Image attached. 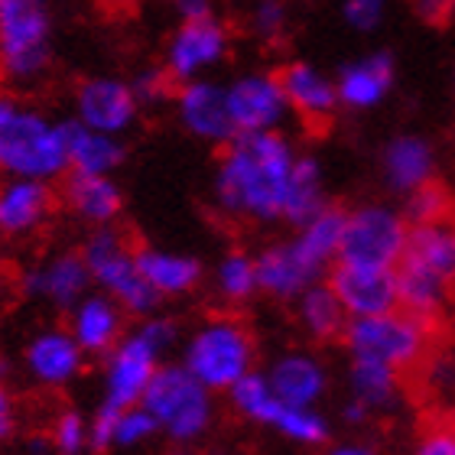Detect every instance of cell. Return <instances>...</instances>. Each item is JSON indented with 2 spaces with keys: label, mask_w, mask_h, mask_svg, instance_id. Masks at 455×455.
<instances>
[{
  "label": "cell",
  "mask_w": 455,
  "mask_h": 455,
  "mask_svg": "<svg viewBox=\"0 0 455 455\" xmlns=\"http://www.w3.org/2000/svg\"><path fill=\"white\" fill-rule=\"evenodd\" d=\"M172 108H176V121L189 137L212 147H225L235 137V124L228 114L225 85L215 78L202 76L192 82H180L172 92Z\"/></svg>",
  "instance_id": "9a60e30c"
},
{
  "label": "cell",
  "mask_w": 455,
  "mask_h": 455,
  "mask_svg": "<svg viewBox=\"0 0 455 455\" xmlns=\"http://www.w3.org/2000/svg\"><path fill=\"white\" fill-rule=\"evenodd\" d=\"M43 452V443H36V452H33V446H29V452H23V455H39Z\"/></svg>",
  "instance_id": "c3c4849f"
},
{
  "label": "cell",
  "mask_w": 455,
  "mask_h": 455,
  "mask_svg": "<svg viewBox=\"0 0 455 455\" xmlns=\"http://www.w3.org/2000/svg\"><path fill=\"white\" fill-rule=\"evenodd\" d=\"M62 209L85 228L117 225L124 212V189L114 176H95V172H72L62 176L59 189Z\"/></svg>",
  "instance_id": "603a6c76"
},
{
  "label": "cell",
  "mask_w": 455,
  "mask_h": 455,
  "mask_svg": "<svg viewBox=\"0 0 455 455\" xmlns=\"http://www.w3.org/2000/svg\"><path fill=\"white\" fill-rule=\"evenodd\" d=\"M380 176L390 192L407 196L423 182L436 180V150L419 133H397L380 153Z\"/></svg>",
  "instance_id": "d4e9b609"
},
{
  "label": "cell",
  "mask_w": 455,
  "mask_h": 455,
  "mask_svg": "<svg viewBox=\"0 0 455 455\" xmlns=\"http://www.w3.org/2000/svg\"><path fill=\"white\" fill-rule=\"evenodd\" d=\"M251 29L264 43H280L290 29V4L286 0H257L251 7Z\"/></svg>",
  "instance_id": "74e56055"
},
{
  "label": "cell",
  "mask_w": 455,
  "mask_h": 455,
  "mask_svg": "<svg viewBox=\"0 0 455 455\" xmlns=\"http://www.w3.org/2000/svg\"><path fill=\"white\" fill-rule=\"evenodd\" d=\"M332 274L325 283L332 286L339 303L345 306L348 319L358 315H378L387 309H397V274L394 267H355V264H339L329 267Z\"/></svg>",
  "instance_id": "d6986e66"
},
{
  "label": "cell",
  "mask_w": 455,
  "mask_h": 455,
  "mask_svg": "<svg viewBox=\"0 0 455 455\" xmlns=\"http://www.w3.org/2000/svg\"><path fill=\"white\" fill-rule=\"evenodd\" d=\"M114 419H117V407H101L95 410V417L88 419V449L92 452H111L114 449Z\"/></svg>",
  "instance_id": "60d3db41"
},
{
  "label": "cell",
  "mask_w": 455,
  "mask_h": 455,
  "mask_svg": "<svg viewBox=\"0 0 455 455\" xmlns=\"http://www.w3.org/2000/svg\"><path fill=\"white\" fill-rule=\"evenodd\" d=\"M296 147L283 131L235 133L221 147L212 199L231 221L276 225L283 221L286 192L293 176Z\"/></svg>",
  "instance_id": "6da1fadb"
},
{
  "label": "cell",
  "mask_w": 455,
  "mask_h": 455,
  "mask_svg": "<svg viewBox=\"0 0 455 455\" xmlns=\"http://www.w3.org/2000/svg\"><path fill=\"white\" fill-rule=\"evenodd\" d=\"M276 82L283 88L290 114H296L306 127L325 131L335 121V111L341 108L339 92H335V82L325 72H319L309 62H286L276 72Z\"/></svg>",
  "instance_id": "44dd1931"
},
{
  "label": "cell",
  "mask_w": 455,
  "mask_h": 455,
  "mask_svg": "<svg viewBox=\"0 0 455 455\" xmlns=\"http://www.w3.org/2000/svg\"><path fill=\"white\" fill-rule=\"evenodd\" d=\"M410 4H413V10H417V17L433 23V27H443L455 10L452 7L455 0H410Z\"/></svg>",
  "instance_id": "ee69618b"
},
{
  "label": "cell",
  "mask_w": 455,
  "mask_h": 455,
  "mask_svg": "<svg viewBox=\"0 0 455 455\" xmlns=\"http://www.w3.org/2000/svg\"><path fill=\"white\" fill-rule=\"evenodd\" d=\"M215 293L228 306H244L251 303L260 290H257V264L254 254L247 251H228L215 264Z\"/></svg>",
  "instance_id": "836d02e7"
},
{
  "label": "cell",
  "mask_w": 455,
  "mask_h": 455,
  "mask_svg": "<svg viewBox=\"0 0 455 455\" xmlns=\"http://www.w3.org/2000/svg\"><path fill=\"white\" fill-rule=\"evenodd\" d=\"M46 446L56 455H82L88 449V419L78 410L56 413L52 427H49Z\"/></svg>",
  "instance_id": "8d00e7d4"
},
{
  "label": "cell",
  "mask_w": 455,
  "mask_h": 455,
  "mask_svg": "<svg viewBox=\"0 0 455 455\" xmlns=\"http://www.w3.org/2000/svg\"><path fill=\"white\" fill-rule=\"evenodd\" d=\"M66 172L62 121L17 88H0V176L59 182Z\"/></svg>",
  "instance_id": "3957f363"
},
{
  "label": "cell",
  "mask_w": 455,
  "mask_h": 455,
  "mask_svg": "<svg viewBox=\"0 0 455 455\" xmlns=\"http://www.w3.org/2000/svg\"><path fill=\"white\" fill-rule=\"evenodd\" d=\"M345 390L348 400L361 403L371 417L378 413H394L403 400V380L400 371L387 368L374 358H348L345 368Z\"/></svg>",
  "instance_id": "83f0119b"
},
{
  "label": "cell",
  "mask_w": 455,
  "mask_h": 455,
  "mask_svg": "<svg viewBox=\"0 0 455 455\" xmlns=\"http://www.w3.org/2000/svg\"><path fill=\"white\" fill-rule=\"evenodd\" d=\"M341 341L348 358H374L403 374L419 368L429 355V323L397 306L387 313L348 319Z\"/></svg>",
  "instance_id": "9c48e42d"
},
{
  "label": "cell",
  "mask_w": 455,
  "mask_h": 455,
  "mask_svg": "<svg viewBox=\"0 0 455 455\" xmlns=\"http://www.w3.org/2000/svg\"><path fill=\"white\" fill-rule=\"evenodd\" d=\"M403 199L407 202H403L400 212H403V219H407L410 225H427V221L452 215V196H449L446 186L436 180H429V182H423V186H417V189H410Z\"/></svg>",
  "instance_id": "e575fe53"
},
{
  "label": "cell",
  "mask_w": 455,
  "mask_h": 455,
  "mask_svg": "<svg viewBox=\"0 0 455 455\" xmlns=\"http://www.w3.org/2000/svg\"><path fill=\"white\" fill-rule=\"evenodd\" d=\"M293 315H296L299 332H303L309 341H319V345H323V341L341 339L345 325H348V313H345V306L339 303L335 290L325 283V280L306 286L303 293L296 296Z\"/></svg>",
  "instance_id": "f1b7e54d"
},
{
  "label": "cell",
  "mask_w": 455,
  "mask_h": 455,
  "mask_svg": "<svg viewBox=\"0 0 455 455\" xmlns=\"http://www.w3.org/2000/svg\"><path fill=\"white\" fill-rule=\"evenodd\" d=\"M257 264V290L276 303H293L306 286L319 283L325 270L296 244L293 237L274 241L254 254Z\"/></svg>",
  "instance_id": "e0dca14e"
},
{
  "label": "cell",
  "mask_w": 455,
  "mask_h": 455,
  "mask_svg": "<svg viewBox=\"0 0 455 455\" xmlns=\"http://www.w3.org/2000/svg\"><path fill=\"white\" fill-rule=\"evenodd\" d=\"M390 88H394V56L390 52H371L358 62H348L339 68V78H335L339 105L351 108V111L374 108L387 98Z\"/></svg>",
  "instance_id": "4316f807"
},
{
  "label": "cell",
  "mask_w": 455,
  "mask_h": 455,
  "mask_svg": "<svg viewBox=\"0 0 455 455\" xmlns=\"http://www.w3.org/2000/svg\"><path fill=\"white\" fill-rule=\"evenodd\" d=\"M143 108L131 92V82L117 76H88L72 92V117L92 131L124 137Z\"/></svg>",
  "instance_id": "7c38bea8"
},
{
  "label": "cell",
  "mask_w": 455,
  "mask_h": 455,
  "mask_svg": "<svg viewBox=\"0 0 455 455\" xmlns=\"http://www.w3.org/2000/svg\"><path fill=\"white\" fill-rule=\"evenodd\" d=\"M400 309L436 323L455 296V215L410 225L407 247L397 267Z\"/></svg>",
  "instance_id": "7a4b0ae2"
},
{
  "label": "cell",
  "mask_w": 455,
  "mask_h": 455,
  "mask_svg": "<svg viewBox=\"0 0 455 455\" xmlns=\"http://www.w3.org/2000/svg\"><path fill=\"white\" fill-rule=\"evenodd\" d=\"M325 180L323 166L309 153H296L293 176H290V192H286V209L283 221L286 225H303L306 219H313L315 212L325 205Z\"/></svg>",
  "instance_id": "f546056e"
},
{
  "label": "cell",
  "mask_w": 455,
  "mask_h": 455,
  "mask_svg": "<svg viewBox=\"0 0 455 455\" xmlns=\"http://www.w3.org/2000/svg\"><path fill=\"white\" fill-rule=\"evenodd\" d=\"M180 364L212 394H225L235 380L257 368V339L237 315H209L182 341Z\"/></svg>",
  "instance_id": "8992f818"
},
{
  "label": "cell",
  "mask_w": 455,
  "mask_h": 455,
  "mask_svg": "<svg viewBox=\"0 0 455 455\" xmlns=\"http://www.w3.org/2000/svg\"><path fill=\"white\" fill-rule=\"evenodd\" d=\"M68 332L85 351V358H105L108 351L127 332V313L101 290H88L72 309H68Z\"/></svg>",
  "instance_id": "7402d4cb"
},
{
  "label": "cell",
  "mask_w": 455,
  "mask_h": 455,
  "mask_svg": "<svg viewBox=\"0 0 455 455\" xmlns=\"http://www.w3.org/2000/svg\"><path fill=\"white\" fill-rule=\"evenodd\" d=\"M228 52H231V29L219 17L180 20L163 52V68L180 85V82L209 76L212 68L225 62Z\"/></svg>",
  "instance_id": "8fae6325"
},
{
  "label": "cell",
  "mask_w": 455,
  "mask_h": 455,
  "mask_svg": "<svg viewBox=\"0 0 455 455\" xmlns=\"http://www.w3.org/2000/svg\"><path fill=\"white\" fill-rule=\"evenodd\" d=\"M170 7L176 10V17L180 20L215 17V0H170Z\"/></svg>",
  "instance_id": "f6af8a7d"
},
{
  "label": "cell",
  "mask_w": 455,
  "mask_h": 455,
  "mask_svg": "<svg viewBox=\"0 0 455 455\" xmlns=\"http://www.w3.org/2000/svg\"><path fill=\"white\" fill-rule=\"evenodd\" d=\"M341 228H345V209H341V205H332V202H325L313 219H306L303 225H296L293 241L303 247L306 254L313 257L315 264L323 267L325 274H329V267H332L335 257H339Z\"/></svg>",
  "instance_id": "4dcf8cb0"
},
{
  "label": "cell",
  "mask_w": 455,
  "mask_h": 455,
  "mask_svg": "<svg viewBox=\"0 0 455 455\" xmlns=\"http://www.w3.org/2000/svg\"><path fill=\"white\" fill-rule=\"evenodd\" d=\"M88 290H92V276L82 251H52L49 257L27 267L23 274V293L62 313H68Z\"/></svg>",
  "instance_id": "ac0fdd59"
},
{
  "label": "cell",
  "mask_w": 455,
  "mask_h": 455,
  "mask_svg": "<svg viewBox=\"0 0 455 455\" xmlns=\"http://www.w3.org/2000/svg\"><path fill=\"white\" fill-rule=\"evenodd\" d=\"M62 137H66V163L72 172H95V176H114L127 160L124 137L92 131L85 124L62 121Z\"/></svg>",
  "instance_id": "484cf974"
},
{
  "label": "cell",
  "mask_w": 455,
  "mask_h": 455,
  "mask_svg": "<svg viewBox=\"0 0 455 455\" xmlns=\"http://www.w3.org/2000/svg\"><path fill=\"white\" fill-rule=\"evenodd\" d=\"M410 455H455V427L436 423V427L423 429Z\"/></svg>",
  "instance_id": "b9f144b4"
},
{
  "label": "cell",
  "mask_w": 455,
  "mask_h": 455,
  "mask_svg": "<svg viewBox=\"0 0 455 455\" xmlns=\"http://www.w3.org/2000/svg\"><path fill=\"white\" fill-rule=\"evenodd\" d=\"M225 394H228V403H231V410H235L237 417L247 419V423H257V427H267L270 417L276 413V407H280V397L274 394L267 374L257 368L247 371L241 380H235Z\"/></svg>",
  "instance_id": "d6a6232c"
},
{
  "label": "cell",
  "mask_w": 455,
  "mask_h": 455,
  "mask_svg": "<svg viewBox=\"0 0 455 455\" xmlns=\"http://www.w3.org/2000/svg\"><path fill=\"white\" fill-rule=\"evenodd\" d=\"M59 209L52 182L0 176V241H29L46 231Z\"/></svg>",
  "instance_id": "4fadbf2b"
},
{
  "label": "cell",
  "mask_w": 455,
  "mask_h": 455,
  "mask_svg": "<svg viewBox=\"0 0 455 455\" xmlns=\"http://www.w3.org/2000/svg\"><path fill=\"white\" fill-rule=\"evenodd\" d=\"M323 455H380V449L364 439H341V443H325Z\"/></svg>",
  "instance_id": "bcb514c9"
},
{
  "label": "cell",
  "mask_w": 455,
  "mask_h": 455,
  "mask_svg": "<svg viewBox=\"0 0 455 455\" xmlns=\"http://www.w3.org/2000/svg\"><path fill=\"white\" fill-rule=\"evenodd\" d=\"M176 341H180V325L170 315L150 313L137 319L131 332H124L121 341L105 355L101 403L117 410L140 403L153 371L176 348Z\"/></svg>",
  "instance_id": "277c9868"
},
{
  "label": "cell",
  "mask_w": 455,
  "mask_h": 455,
  "mask_svg": "<svg viewBox=\"0 0 455 455\" xmlns=\"http://www.w3.org/2000/svg\"><path fill=\"white\" fill-rule=\"evenodd\" d=\"M23 371L36 387L66 390L85 371V351L78 348L66 325H46L23 345Z\"/></svg>",
  "instance_id": "2e32d148"
},
{
  "label": "cell",
  "mask_w": 455,
  "mask_h": 455,
  "mask_svg": "<svg viewBox=\"0 0 455 455\" xmlns=\"http://www.w3.org/2000/svg\"><path fill=\"white\" fill-rule=\"evenodd\" d=\"M225 101L237 133L280 131L290 117V105L276 72H244L225 85Z\"/></svg>",
  "instance_id": "5bb4252c"
},
{
  "label": "cell",
  "mask_w": 455,
  "mask_h": 455,
  "mask_svg": "<svg viewBox=\"0 0 455 455\" xmlns=\"http://www.w3.org/2000/svg\"><path fill=\"white\" fill-rule=\"evenodd\" d=\"M56 20L49 0H0V82L36 88L52 68Z\"/></svg>",
  "instance_id": "5b68a950"
},
{
  "label": "cell",
  "mask_w": 455,
  "mask_h": 455,
  "mask_svg": "<svg viewBox=\"0 0 455 455\" xmlns=\"http://www.w3.org/2000/svg\"><path fill=\"white\" fill-rule=\"evenodd\" d=\"M17 427H20L17 400H13L7 380H4V374H0V446H7L10 439L17 436Z\"/></svg>",
  "instance_id": "7bdbcfd3"
},
{
  "label": "cell",
  "mask_w": 455,
  "mask_h": 455,
  "mask_svg": "<svg viewBox=\"0 0 455 455\" xmlns=\"http://www.w3.org/2000/svg\"><path fill=\"white\" fill-rule=\"evenodd\" d=\"M176 455H199V452H176Z\"/></svg>",
  "instance_id": "681fc988"
},
{
  "label": "cell",
  "mask_w": 455,
  "mask_h": 455,
  "mask_svg": "<svg viewBox=\"0 0 455 455\" xmlns=\"http://www.w3.org/2000/svg\"><path fill=\"white\" fill-rule=\"evenodd\" d=\"M410 221L403 212L384 202H364L358 209L345 212L341 228L339 264L355 267H397L407 247Z\"/></svg>",
  "instance_id": "30bf717a"
},
{
  "label": "cell",
  "mask_w": 455,
  "mask_h": 455,
  "mask_svg": "<svg viewBox=\"0 0 455 455\" xmlns=\"http://www.w3.org/2000/svg\"><path fill=\"white\" fill-rule=\"evenodd\" d=\"M348 27L361 29V33H371V29L380 27V20L387 13V0H345L341 7Z\"/></svg>",
  "instance_id": "ab89813d"
},
{
  "label": "cell",
  "mask_w": 455,
  "mask_h": 455,
  "mask_svg": "<svg viewBox=\"0 0 455 455\" xmlns=\"http://www.w3.org/2000/svg\"><path fill=\"white\" fill-rule=\"evenodd\" d=\"M341 419L348 423V427H364V423H371V413L361 403H355V400H345V407H341Z\"/></svg>",
  "instance_id": "7dc6e473"
},
{
  "label": "cell",
  "mask_w": 455,
  "mask_h": 455,
  "mask_svg": "<svg viewBox=\"0 0 455 455\" xmlns=\"http://www.w3.org/2000/svg\"><path fill=\"white\" fill-rule=\"evenodd\" d=\"M78 251L85 257L92 286L111 296L124 313L133 315V319L160 313L163 299L143 280L140 267H137V254H133L137 247L131 244V237L124 235V231H117L114 225L92 228L85 244L78 247Z\"/></svg>",
  "instance_id": "ba28073f"
},
{
  "label": "cell",
  "mask_w": 455,
  "mask_h": 455,
  "mask_svg": "<svg viewBox=\"0 0 455 455\" xmlns=\"http://www.w3.org/2000/svg\"><path fill=\"white\" fill-rule=\"evenodd\" d=\"M160 436V429H156V419L140 407V403H133V407H124L117 410V419H114V449H137V446H147L150 439Z\"/></svg>",
  "instance_id": "d590c367"
},
{
  "label": "cell",
  "mask_w": 455,
  "mask_h": 455,
  "mask_svg": "<svg viewBox=\"0 0 455 455\" xmlns=\"http://www.w3.org/2000/svg\"><path fill=\"white\" fill-rule=\"evenodd\" d=\"M267 429H274L280 439L303 449H323L325 443H332V423L319 407H296V403L280 400Z\"/></svg>",
  "instance_id": "1f68e13d"
},
{
  "label": "cell",
  "mask_w": 455,
  "mask_h": 455,
  "mask_svg": "<svg viewBox=\"0 0 455 455\" xmlns=\"http://www.w3.org/2000/svg\"><path fill=\"white\" fill-rule=\"evenodd\" d=\"M131 92L140 108H156V105H163L166 98H172L176 82H172L170 72L163 66H147L131 78Z\"/></svg>",
  "instance_id": "f35d334b"
},
{
  "label": "cell",
  "mask_w": 455,
  "mask_h": 455,
  "mask_svg": "<svg viewBox=\"0 0 455 455\" xmlns=\"http://www.w3.org/2000/svg\"><path fill=\"white\" fill-rule=\"evenodd\" d=\"M264 374L276 397L296 407H319L332 390V371L309 348H290L276 355Z\"/></svg>",
  "instance_id": "ffe728a7"
},
{
  "label": "cell",
  "mask_w": 455,
  "mask_h": 455,
  "mask_svg": "<svg viewBox=\"0 0 455 455\" xmlns=\"http://www.w3.org/2000/svg\"><path fill=\"white\" fill-rule=\"evenodd\" d=\"M140 407L156 419V429L176 446H192L215 427V394L189 371L163 361L143 390Z\"/></svg>",
  "instance_id": "52a82bcc"
},
{
  "label": "cell",
  "mask_w": 455,
  "mask_h": 455,
  "mask_svg": "<svg viewBox=\"0 0 455 455\" xmlns=\"http://www.w3.org/2000/svg\"><path fill=\"white\" fill-rule=\"evenodd\" d=\"M137 254V267H140L143 280L150 283V290L160 299H180L199 290L205 267L199 257L180 254V251H166V247H150L143 244L133 251Z\"/></svg>",
  "instance_id": "cb8c5ba5"
}]
</instances>
